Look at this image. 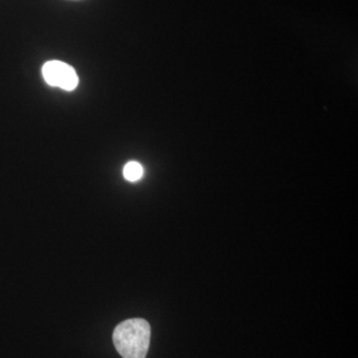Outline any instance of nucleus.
<instances>
[{
	"label": "nucleus",
	"mask_w": 358,
	"mask_h": 358,
	"mask_svg": "<svg viewBox=\"0 0 358 358\" xmlns=\"http://www.w3.org/2000/svg\"><path fill=\"white\" fill-rule=\"evenodd\" d=\"M115 350L122 358H145L150 343V326L147 320H124L113 334Z\"/></svg>",
	"instance_id": "1"
},
{
	"label": "nucleus",
	"mask_w": 358,
	"mask_h": 358,
	"mask_svg": "<svg viewBox=\"0 0 358 358\" xmlns=\"http://www.w3.org/2000/svg\"><path fill=\"white\" fill-rule=\"evenodd\" d=\"M42 74L47 84L65 91H73L79 84V78L74 68L61 61H49L42 68Z\"/></svg>",
	"instance_id": "2"
},
{
	"label": "nucleus",
	"mask_w": 358,
	"mask_h": 358,
	"mask_svg": "<svg viewBox=\"0 0 358 358\" xmlns=\"http://www.w3.org/2000/svg\"><path fill=\"white\" fill-rule=\"evenodd\" d=\"M143 176V169L141 164L136 162H129L124 169V178L131 182L140 180Z\"/></svg>",
	"instance_id": "3"
}]
</instances>
